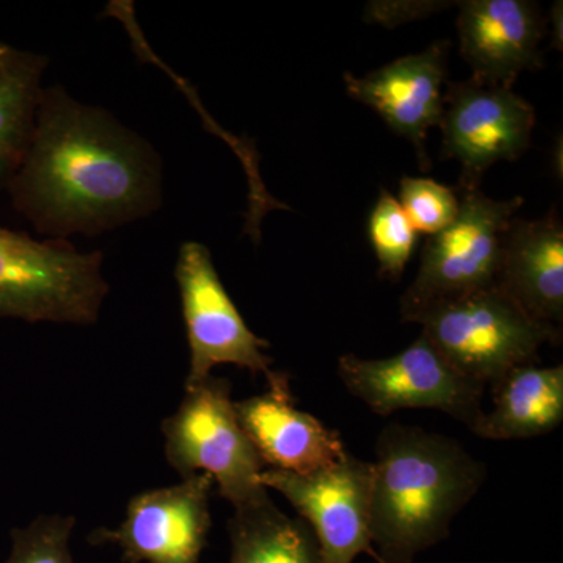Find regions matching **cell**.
Instances as JSON below:
<instances>
[{
    "mask_svg": "<svg viewBox=\"0 0 563 563\" xmlns=\"http://www.w3.org/2000/svg\"><path fill=\"white\" fill-rule=\"evenodd\" d=\"M14 209L43 235H98L162 202L161 161L107 111L44 88L27 154L11 179Z\"/></svg>",
    "mask_w": 563,
    "mask_h": 563,
    "instance_id": "1",
    "label": "cell"
},
{
    "mask_svg": "<svg viewBox=\"0 0 563 563\" xmlns=\"http://www.w3.org/2000/svg\"><path fill=\"white\" fill-rule=\"evenodd\" d=\"M369 529L379 563H412L450 536L487 470L461 442L393 422L376 442Z\"/></svg>",
    "mask_w": 563,
    "mask_h": 563,
    "instance_id": "2",
    "label": "cell"
},
{
    "mask_svg": "<svg viewBox=\"0 0 563 563\" xmlns=\"http://www.w3.org/2000/svg\"><path fill=\"white\" fill-rule=\"evenodd\" d=\"M413 322L455 372L483 387L539 362L544 343L562 342V331L532 320L496 284L432 303Z\"/></svg>",
    "mask_w": 563,
    "mask_h": 563,
    "instance_id": "3",
    "label": "cell"
},
{
    "mask_svg": "<svg viewBox=\"0 0 563 563\" xmlns=\"http://www.w3.org/2000/svg\"><path fill=\"white\" fill-rule=\"evenodd\" d=\"M102 261L101 252L0 228V318L92 324L109 295Z\"/></svg>",
    "mask_w": 563,
    "mask_h": 563,
    "instance_id": "4",
    "label": "cell"
},
{
    "mask_svg": "<svg viewBox=\"0 0 563 563\" xmlns=\"http://www.w3.org/2000/svg\"><path fill=\"white\" fill-rule=\"evenodd\" d=\"M166 462L181 479L209 474L233 509L269 496L265 470L236 418L232 384L211 376L185 388L179 409L162 422Z\"/></svg>",
    "mask_w": 563,
    "mask_h": 563,
    "instance_id": "5",
    "label": "cell"
},
{
    "mask_svg": "<svg viewBox=\"0 0 563 563\" xmlns=\"http://www.w3.org/2000/svg\"><path fill=\"white\" fill-rule=\"evenodd\" d=\"M457 192V217L429 236L417 276L404 291L399 303L404 321L413 322L432 303L496 284L504 239L525 199L496 201L479 188Z\"/></svg>",
    "mask_w": 563,
    "mask_h": 563,
    "instance_id": "6",
    "label": "cell"
},
{
    "mask_svg": "<svg viewBox=\"0 0 563 563\" xmlns=\"http://www.w3.org/2000/svg\"><path fill=\"white\" fill-rule=\"evenodd\" d=\"M339 376L354 398L380 417L399 410H440L472 429L484 413L485 387L455 372L422 335L387 358L344 354Z\"/></svg>",
    "mask_w": 563,
    "mask_h": 563,
    "instance_id": "7",
    "label": "cell"
},
{
    "mask_svg": "<svg viewBox=\"0 0 563 563\" xmlns=\"http://www.w3.org/2000/svg\"><path fill=\"white\" fill-rule=\"evenodd\" d=\"M181 314L190 347L185 388L202 383L218 365H235L268 377L273 358L269 343L255 335L236 309L214 268L209 247L181 244L176 265Z\"/></svg>",
    "mask_w": 563,
    "mask_h": 563,
    "instance_id": "8",
    "label": "cell"
},
{
    "mask_svg": "<svg viewBox=\"0 0 563 563\" xmlns=\"http://www.w3.org/2000/svg\"><path fill=\"white\" fill-rule=\"evenodd\" d=\"M266 490L280 493L312 529L322 563H352L373 550L369 529L373 463L350 453L309 474L263 470Z\"/></svg>",
    "mask_w": 563,
    "mask_h": 563,
    "instance_id": "9",
    "label": "cell"
},
{
    "mask_svg": "<svg viewBox=\"0 0 563 563\" xmlns=\"http://www.w3.org/2000/svg\"><path fill=\"white\" fill-rule=\"evenodd\" d=\"M442 157L461 163L459 188H479L495 163L517 161L531 144L536 110L512 88L476 79L448 84Z\"/></svg>",
    "mask_w": 563,
    "mask_h": 563,
    "instance_id": "10",
    "label": "cell"
},
{
    "mask_svg": "<svg viewBox=\"0 0 563 563\" xmlns=\"http://www.w3.org/2000/svg\"><path fill=\"white\" fill-rule=\"evenodd\" d=\"M209 474L133 496L117 529L99 528L88 542L114 544L128 563H201L211 528Z\"/></svg>",
    "mask_w": 563,
    "mask_h": 563,
    "instance_id": "11",
    "label": "cell"
},
{
    "mask_svg": "<svg viewBox=\"0 0 563 563\" xmlns=\"http://www.w3.org/2000/svg\"><path fill=\"white\" fill-rule=\"evenodd\" d=\"M450 41H435L420 54L406 55L366 76L344 73L347 95L376 111L396 135L413 144L422 169L429 129L439 128L444 110Z\"/></svg>",
    "mask_w": 563,
    "mask_h": 563,
    "instance_id": "12",
    "label": "cell"
},
{
    "mask_svg": "<svg viewBox=\"0 0 563 563\" xmlns=\"http://www.w3.org/2000/svg\"><path fill=\"white\" fill-rule=\"evenodd\" d=\"M268 390L233 401L236 418L268 470L309 474L328 468L347 453L340 433L325 428L295 402L287 373L273 372Z\"/></svg>",
    "mask_w": 563,
    "mask_h": 563,
    "instance_id": "13",
    "label": "cell"
},
{
    "mask_svg": "<svg viewBox=\"0 0 563 563\" xmlns=\"http://www.w3.org/2000/svg\"><path fill=\"white\" fill-rule=\"evenodd\" d=\"M455 25L473 79L512 88L521 73L543 66L540 44L547 35V20L539 3L466 0Z\"/></svg>",
    "mask_w": 563,
    "mask_h": 563,
    "instance_id": "14",
    "label": "cell"
},
{
    "mask_svg": "<svg viewBox=\"0 0 563 563\" xmlns=\"http://www.w3.org/2000/svg\"><path fill=\"white\" fill-rule=\"evenodd\" d=\"M496 285L532 320L562 331L563 225L558 210L540 220L514 218Z\"/></svg>",
    "mask_w": 563,
    "mask_h": 563,
    "instance_id": "15",
    "label": "cell"
},
{
    "mask_svg": "<svg viewBox=\"0 0 563 563\" xmlns=\"http://www.w3.org/2000/svg\"><path fill=\"white\" fill-rule=\"evenodd\" d=\"M493 407L470 431L485 440L547 435L563 421V366L523 365L492 385Z\"/></svg>",
    "mask_w": 563,
    "mask_h": 563,
    "instance_id": "16",
    "label": "cell"
},
{
    "mask_svg": "<svg viewBox=\"0 0 563 563\" xmlns=\"http://www.w3.org/2000/svg\"><path fill=\"white\" fill-rule=\"evenodd\" d=\"M228 529L229 563H322L312 529L277 509L269 496L233 509Z\"/></svg>",
    "mask_w": 563,
    "mask_h": 563,
    "instance_id": "17",
    "label": "cell"
},
{
    "mask_svg": "<svg viewBox=\"0 0 563 563\" xmlns=\"http://www.w3.org/2000/svg\"><path fill=\"white\" fill-rule=\"evenodd\" d=\"M46 66L44 55L11 46L0 54V192L27 154Z\"/></svg>",
    "mask_w": 563,
    "mask_h": 563,
    "instance_id": "18",
    "label": "cell"
},
{
    "mask_svg": "<svg viewBox=\"0 0 563 563\" xmlns=\"http://www.w3.org/2000/svg\"><path fill=\"white\" fill-rule=\"evenodd\" d=\"M368 236L379 262L380 276L398 282L417 246L418 232L401 203L388 191L380 192L368 221Z\"/></svg>",
    "mask_w": 563,
    "mask_h": 563,
    "instance_id": "19",
    "label": "cell"
},
{
    "mask_svg": "<svg viewBox=\"0 0 563 563\" xmlns=\"http://www.w3.org/2000/svg\"><path fill=\"white\" fill-rule=\"evenodd\" d=\"M398 202L417 232L429 236L448 228L461 209L457 190L428 177L404 176Z\"/></svg>",
    "mask_w": 563,
    "mask_h": 563,
    "instance_id": "20",
    "label": "cell"
},
{
    "mask_svg": "<svg viewBox=\"0 0 563 563\" xmlns=\"http://www.w3.org/2000/svg\"><path fill=\"white\" fill-rule=\"evenodd\" d=\"M76 518L43 515L11 532V553L3 563H74L69 540Z\"/></svg>",
    "mask_w": 563,
    "mask_h": 563,
    "instance_id": "21",
    "label": "cell"
},
{
    "mask_svg": "<svg viewBox=\"0 0 563 563\" xmlns=\"http://www.w3.org/2000/svg\"><path fill=\"white\" fill-rule=\"evenodd\" d=\"M551 24H553L554 47L562 49V2H555L551 10Z\"/></svg>",
    "mask_w": 563,
    "mask_h": 563,
    "instance_id": "22",
    "label": "cell"
},
{
    "mask_svg": "<svg viewBox=\"0 0 563 563\" xmlns=\"http://www.w3.org/2000/svg\"><path fill=\"white\" fill-rule=\"evenodd\" d=\"M9 44L2 43V41H0V54H3V52L9 49Z\"/></svg>",
    "mask_w": 563,
    "mask_h": 563,
    "instance_id": "23",
    "label": "cell"
}]
</instances>
